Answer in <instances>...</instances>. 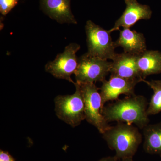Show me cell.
<instances>
[{"label": "cell", "instance_id": "1", "mask_svg": "<svg viewBox=\"0 0 161 161\" xmlns=\"http://www.w3.org/2000/svg\"><path fill=\"white\" fill-rule=\"evenodd\" d=\"M148 105L145 97L134 95L104 106L101 112L108 123L117 121L134 124L139 129H143L150 122L147 114Z\"/></svg>", "mask_w": 161, "mask_h": 161}, {"label": "cell", "instance_id": "2", "mask_svg": "<svg viewBox=\"0 0 161 161\" xmlns=\"http://www.w3.org/2000/svg\"><path fill=\"white\" fill-rule=\"evenodd\" d=\"M102 134L109 148L115 151L118 160L133 157L142 139L137 127L125 123L110 126Z\"/></svg>", "mask_w": 161, "mask_h": 161}, {"label": "cell", "instance_id": "3", "mask_svg": "<svg viewBox=\"0 0 161 161\" xmlns=\"http://www.w3.org/2000/svg\"><path fill=\"white\" fill-rule=\"evenodd\" d=\"M76 92L72 95H58L55 99L56 115L73 127L79 125L86 119L85 103L80 87L74 83Z\"/></svg>", "mask_w": 161, "mask_h": 161}, {"label": "cell", "instance_id": "4", "mask_svg": "<svg viewBox=\"0 0 161 161\" xmlns=\"http://www.w3.org/2000/svg\"><path fill=\"white\" fill-rule=\"evenodd\" d=\"M88 45L87 53L103 60H112L116 53L115 42L109 31L89 20L85 26Z\"/></svg>", "mask_w": 161, "mask_h": 161}, {"label": "cell", "instance_id": "5", "mask_svg": "<svg viewBox=\"0 0 161 161\" xmlns=\"http://www.w3.org/2000/svg\"><path fill=\"white\" fill-rule=\"evenodd\" d=\"M77 83L83 96L86 119L103 134L110 126L101 112L102 98L98 89L95 83Z\"/></svg>", "mask_w": 161, "mask_h": 161}, {"label": "cell", "instance_id": "6", "mask_svg": "<svg viewBox=\"0 0 161 161\" xmlns=\"http://www.w3.org/2000/svg\"><path fill=\"white\" fill-rule=\"evenodd\" d=\"M111 67V62L86 53L78 59V68L75 74L76 82H103L110 73Z\"/></svg>", "mask_w": 161, "mask_h": 161}, {"label": "cell", "instance_id": "7", "mask_svg": "<svg viewBox=\"0 0 161 161\" xmlns=\"http://www.w3.org/2000/svg\"><path fill=\"white\" fill-rule=\"evenodd\" d=\"M80 48V45L77 43H70L65 47L63 53L57 55L53 61L47 64L45 70L55 78L65 79L74 84L75 82L71 76L78 68V59L76 53Z\"/></svg>", "mask_w": 161, "mask_h": 161}, {"label": "cell", "instance_id": "8", "mask_svg": "<svg viewBox=\"0 0 161 161\" xmlns=\"http://www.w3.org/2000/svg\"><path fill=\"white\" fill-rule=\"evenodd\" d=\"M141 81L138 80L126 79L111 75L109 80H105L103 82L100 88L101 110L106 103L109 101L117 100L119 95L123 94L127 96H131L135 95V87Z\"/></svg>", "mask_w": 161, "mask_h": 161}, {"label": "cell", "instance_id": "9", "mask_svg": "<svg viewBox=\"0 0 161 161\" xmlns=\"http://www.w3.org/2000/svg\"><path fill=\"white\" fill-rule=\"evenodd\" d=\"M125 3L126 8L113 27L110 30V33L119 30L121 27L130 28L140 20H149L151 18L152 12L150 6L140 4L136 0H125Z\"/></svg>", "mask_w": 161, "mask_h": 161}, {"label": "cell", "instance_id": "10", "mask_svg": "<svg viewBox=\"0 0 161 161\" xmlns=\"http://www.w3.org/2000/svg\"><path fill=\"white\" fill-rule=\"evenodd\" d=\"M138 55L125 52L116 53L111 62V75L142 82L144 79L141 77L137 66Z\"/></svg>", "mask_w": 161, "mask_h": 161}, {"label": "cell", "instance_id": "11", "mask_svg": "<svg viewBox=\"0 0 161 161\" xmlns=\"http://www.w3.org/2000/svg\"><path fill=\"white\" fill-rule=\"evenodd\" d=\"M44 12L58 23L77 24L70 8V0H40Z\"/></svg>", "mask_w": 161, "mask_h": 161}, {"label": "cell", "instance_id": "12", "mask_svg": "<svg viewBox=\"0 0 161 161\" xmlns=\"http://www.w3.org/2000/svg\"><path fill=\"white\" fill-rule=\"evenodd\" d=\"M119 31V37L114 42L116 47H121L125 53L135 55L140 54L147 50L146 39L142 33L130 28Z\"/></svg>", "mask_w": 161, "mask_h": 161}, {"label": "cell", "instance_id": "13", "mask_svg": "<svg viewBox=\"0 0 161 161\" xmlns=\"http://www.w3.org/2000/svg\"><path fill=\"white\" fill-rule=\"evenodd\" d=\"M137 64L143 79L150 75L161 73V53L158 51L146 50L137 56Z\"/></svg>", "mask_w": 161, "mask_h": 161}, {"label": "cell", "instance_id": "14", "mask_svg": "<svg viewBox=\"0 0 161 161\" xmlns=\"http://www.w3.org/2000/svg\"><path fill=\"white\" fill-rule=\"evenodd\" d=\"M144 150L147 153L161 158V121L148 125L143 129Z\"/></svg>", "mask_w": 161, "mask_h": 161}, {"label": "cell", "instance_id": "15", "mask_svg": "<svg viewBox=\"0 0 161 161\" xmlns=\"http://www.w3.org/2000/svg\"><path fill=\"white\" fill-rule=\"evenodd\" d=\"M142 82L147 84L153 92L147 108V115H156L161 112V80L147 81L144 79Z\"/></svg>", "mask_w": 161, "mask_h": 161}, {"label": "cell", "instance_id": "16", "mask_svg": "<svg viewBox=\"0 0 161 161\" xmlns=\"http://www.w3.org/2000/svg\"><path fill=\"white\" fill-rule=\"evenodd\" d=\"M19 0H0V12L6 16L18 4Z\"/></svg>", "mask_w": 161, "mask_h": 161}, {"label": "cell", "instance_id": "17", "mask_svg": "<svg viewBox=\"0 0 161 161\" xmlns=\"http://www.w3.org/2000/svg\"><path fill=\"white\" fill-rule=\"evenodd\" d=\"M0 161H14L8 153L1 150L0 152Z\"/></svg>", "mask_w": 161, "mask_h": 161}, {"label": "cell", "instance_id": "18", "mask_svg": "<svg viewBox=\"0 0 161 161\" xmlns=\"http://www.w3.org/2000/svg\"><path fill=\"white\" fill-rule=\"evenodd\" d=\"M118 159L116 157H108L104 158H102L98 161H117Z\"/></svg>", "mask_w": 161, "mask_h": 161}, {"label": "cell", "instance_id": "19", "mask_svg": "<svg viewBox=\"0 0 161 161\" xmlns=\"http://www.w3.org/2000/svg\"><path fill=\"white\" fill-rule=\"evenodd\" d=\"M121 161H133L132 158H127L121 160Z\"/></svg>", "mask_w": 161, "mask_h": 161}]
</instances>
